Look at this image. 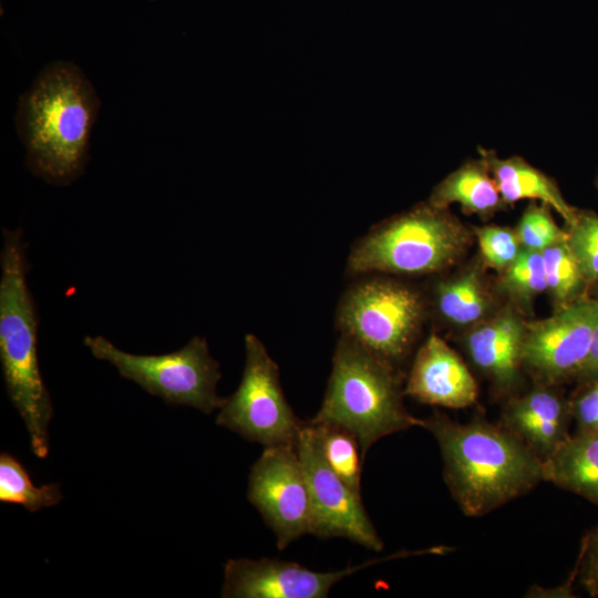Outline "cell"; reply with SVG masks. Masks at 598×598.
<instances>
[{
    "label": "cell",
    "mask_w": 598,
    "mask_h": 598,
    "mask_svg": "<svg viewBox=\"0 0 598 598\" xmlns=\"http://www.w3.org/2000/svg\"><path fill=\"white\" fill-rule=\"evenodd\" d=\"M598 324V299L588 295L545 319L526 323L520 363L536 384L576 379Z\"/></svg>",
    "instance_id": "obj_9"
},
{
    "label": "cell",
    "mask_w": 598,
    "mask_h": 598,
    "mask_svg": "<svg viewBox=\"0 0 598 598\" xmlns=\"http://www.w3.org/2000/svg\"><path fill=\"white\" fill-rule=\"evenodd\" d=\"M296 450L309 487L310 534L318 538L342 537L380 551L383 542L365 512L362 496L353 493L327 464L309 421L300 427Z\"/></svg>",
    "instance_id": "obj_10"
},
{
    "label": "cell",
    "mask_w": 598,
    "mask_h": 598,
    "mask_svg": "<svg viewBox=\"0 0 598 598\" xmlns=\"http://www.w3.org/2000/svg\"><path fill=\"white\" fill-rule=\"evenodd\" d=\"M439 315L455 326L477 324L485 319L491 299L477 265L460 275L439 281L434 287Z\"/></svg>",
    "instance_id": "obj_19"
},
{
    "label": "cell",
    "mask_w": 598,
    "mask_h": 598,
    "mask_svg": "<svg viewBox=\"0 0 598 598\" xmlns=\"http://www.w3.org/2000/svg\"><path fill=\"white\" fill-rule=\"evenodd\" d=\"M404 395L429 405L464 409L476 402L478 389L457 353L432 333L415 353Z\"/></svg>",
    "instance_id": "obj_13"
},
{
    "label": "cell",
    "mask_w": 598,
    "mask_h": 598,
    "mask_svg": "<svg viewBox=\"0 0 598 598\" xmlns=\"http://www.w3.org/2000/svg\"><path fill=\"white\" fill-rule=\"evenodd\" d=\"M302 423L286 400L277 363L255 334H246L243 377L225 398L216 424L270 447L296 445Z\"/></svg>",
    "instance_id": "obj_8"
},
{
    "label": "cell",
    "mask_w": 598,
    "mask_h": 598,
    "mask_svg": "<svg viewBox=\"0 0 598 598\" xmlns=\"http://www.w3.org/2000/svg\"><path fill=\"white\" fill-rule=\"evenodd\" d=\"M100 106L93 84L76 64H47L20 95L14 115L29 171L54 185L78 179Z\"/></svg>",
    "instance_id": "obj_2"
},
{
    "label": "cell",
    "mask_w": 598,
    "mask_h": 598,
    "mask_svg": "<svg viewBox=\"0 0 598 598\" xmlns=\"http://www.w3.org/2000/svg\"><path fill=\"white\" fill-rule=\"evenodd\" d=\"M542 254L547 290L556 309L589 295V286L566 240L545 248Z\"/></svg>",
    "instance_id": "obj_22"
},
{
    "label": "cell",
    "mask_w": 598,
    "mask_h": 598,
    "mask_svg": "<svg viewBox=\"0 0 598 598\" xmlns=\"http://www.w3.org/2000/svg\"><path fill=\"white\" fill-rule=\"evenodd\" d=\"M571 421L569 399L555 386L537 384L507 402L501 424L543 460L570 435Z\"/></svg>",
    "instance_id": "obj_14"
},
{
    "label": "cell",
    "mask_w": 598,
    "mask_h": 598,
    "mask_svg": "<svg viewBox=\"0 0 598 598\" xmlns=\"http://www.w3.org/2000/svg\"><path fill=\"white\" fill-rule=\"evenodd\" d=\"M515 230L522 247L529 250L543 251L567 238L566 230L556 224L551 208L535 200L525 208Z\"/></svg>",
    "instance_id": "obj_25"
},
{
    "label": "cell",
    "mask_w": 598,
    "mask_h": 598,
    "mask_svg": "<svg viewBox=\"0 0 598 598\" xmlns=\"http://www.w3.org/2000/svg\"><path fill=\"white\" fill-rule=\"evenodd\" d=\"M425 312L421 293L394 279L360 276L346 289L336 311L344 336L398 367L411 351Z\"/></svg>",
    "instance_id": "obj_6"
},
{
    "label": "cell",
    "mask_w": 598,
    "mask_h": 598,
    "mask_svg": "<svg viewBox=\"0 0 598 598\" xmlns=\"http://www.w3.org/2000/svg\"><path fill=\"white\" fill-rule=\"evenodd\" d=\"M598 380V324L594 331L586 360L578 372L575 381L579 385L588 384Z\"/></svg>",
    "instance_id": "obj_29"
},
{
    "label": "cell",
    "mask_w": 598,
    "mask_h": 598,
    "mask_svg": "<svg viewBox=\"0 0 598 598\" xmlns=\"http://www.w3.org/2000/svg\"><path fill=\"white\" fill-rule=\"evenodd\" d=\"M436 440L443 477L464 515L480 517L543 482V460L502 424L460 423L442 413L422 419Z\"/></svg>",
    "instance_id": "obj_1"
},
{
    "label": "cell",
    "mask_w": 598,
    "mask_h": 598,
    "mask_svg": "<svg viewBox=\"0 0 598 598\" xmlns=\"http://www.w3.org/2000/svg\"><path fill=\"white\" fill-rule=\"evenodd\" d=\"M0 262V360L4 384L28 431L31 452L45 458L53 406L39 367L38 316L27 283L21 229L3 228Z\"/></svg>",
    "instance_id": "obj_3"
},
{
    "label": "cell",
    "mask_w": 598,
    "mask_h": 598,
    "mask_svg": "<svg viewBox=\"0 0 598 598\" xmlns=\"http://www.w3.org/2000/svg\"><path fill=\"white\" fill-rule=\"evenodd\" d=\"M441 208L460 205L465 214L488 219L506 206L485 161L468 158L444 177L432 190L429 199Z\"/></svg>",
    "instance_id": "obj_18"
},
{
    "label": "cell",
    "mask_w": 598,
    "mask_h": 598,
    "mask_svg": "<svg viewBox=\"0 0 598 598\" xmlns=\"http://www.w3.org/2000/svg\"><path fill=\"white\" fill-rule=\"evenodd\" d=\"M576 568L581 587L590 597L598 598V523L581 542Z\"/></svg>",
    "instance_id": "obj_27"
},
{
    "label": "cell",
    "mask_w": 598,
    "mask_h": 598,
    "mask_svg": "<svg viewBox=\"0 0 598 598\" xmlns=\"http://www.w3.org/2000/svg\"><path fill=\"white\" fill-rule=\"evenodd\" d=\"M63 498L59 484L34 486L24 466L11 454H0V502L18 504L31 513L58 505Z\"/></svg>",
    "instance_id": "obj_21"
},
{
    "label": "cell",
    "mask_w": 598,
    "mask_h": 598,
    "mask_svg": "<svg viewBox=\"0 0 598 598\" xmlns=\"http://www.w3.org/2000/svg\"><path fill=\"white\" fill-rule=\"evenodd\" d=\"M573 421L579 432L598 433V380L579 385L569 399Z\"/></svg>",
    "instance_id": "obj_28"
},
{
    "label": "cell",
    "mask_w": 598,
    "mask_h": 598,
    "mask_svg": "<svg viewBox=\"0 0 598 598\" xmlns=\"http://www.w3.org/2000/svg\"><path fill=\"white\" fill-rule=\"evenodd\" d=\"M247 498L274 532L279 550L310 534V494L296 445L264 447L250 468Z\"/></svg>",
    "instance_id": "obj_11"
},
{
    "label": "cell",
    "mask_w": 598,
    "mask_h": 598,
    "mask_svg": "<svg viewBox=\"0 0 598 598\" xmlns=\"http://www.w3.org/2000/svg\"><path fill=\"white\" fill-rule=\"evenodd\" d=\"M483 261L503 272L519 255L523 247L515 229L505 226L485 225L472 227Z\"/></svg>",
    "instance_id": "obj_26"
},
{
    "label": "cell",
    "mask_w": 598,
    "mask_h": 598,
    "mask_svg": "<svg viewBox=\"0 0 598 598\" xmlns=\"http://www.w3.org/2000/svg\"><path fill=\"white\" fill-rule=\"evenodd\" d=\"M390 557L337 571H316L293 561L230 558L224 565L223 598H326L334 584Z\"/></svg>",
    "instance_id": "obj_12"
},
{
    "label": "cell",
    "mask_w": 598,
    "mask_h": 598,
    "mask_svg": "<svg viewBox=\"0 0 598 598\" xmlns=\"http://www.w3.org/2000/svg\"><path fill=\"white\" fill-rule=\"evenodd\" d=\"M93 357L107 361L118 373L168 404L187 405L210 414L225 398L217 394L219 363L210 355L205 338L196 336L182 349L159 355L125 352L102 336L84 338Z\"/></svg>",
    "instance_id": "obj_7"
},
{
    "label": "cell",
    "mask_w": 598,
    "mask_h": 598,
    "mask_svg": "<svg viewBox=\"0 0 598 598\" xmlns=\"http://www.w3.org/2000/svg\"><path fill=\"white\" fill-rule=\"evenodd\" d=\"M310 423L315 429L321 454L327 464L353 493L361 496L364 458L357 437L350 431L336 424Z\"/></svg>",
    "instance_id": "obj_20"
},
{
    "label": "cell",
    "mask_w": 598,
    "mask_h": 598,
    "mask_svg": "<svg viewBox=\"0 0 598 598\" xmlns=\"http://www.w3.org/2000/svg\"><path fill=\"white\" fill-rule=\"evenodd\" d=\"M595 187L596 189L598 190V171H597V174H596V177H595Z\"/></svg>",
    "instance_id": "obj_31"
},
{
    "label": "cell",
    "mask_w": 598,
    "mask_h": 598,
    "mask_svg": "<svg viewBox=\"0 0 598 598\" xmlns=\"http://www.w3.org/2000/svg\"><path fill=\"white\" fill-rule=\"evenodd\" d=\"M566 227V243L591 289L598 285V214L577 208L575 220Z\"/></svg>",
    "instance_id": "obj_24"
},
{
    "label": "cell",
    "mask_w": 598,
    "mask_h": 598,
    "mask_svg": "<svg viewBox=\"0 0 598 598\" xmlns=\"http://www.w3.org/2000/svg\"><path fill=\"white\" fill-rule=\"evenodd\" d=\"M403 396L404 388L395 367L340 336L323 401L309 421L350 431L365 460L370 447L380 439L422 425V419L406 411Z\"/></svg>",
    "instance_id": "obj_4"
},
{
    "label": "cell",
    "mask_w": 598,
    "mask_h": 598,
    "mask_svg": "<svg viewBox=\"0 0 598 598\" xmlns=\"http://www.w3.org/2000/svg\"><path fill=\"white\" fill-rule=\"evenodd\" d=\"M525 329L520 316L506 308L478 322L466 336L471 360L501 392L511 391L519 380Z\"/></svg>",
    "instance_id": "obj_15"
},
{
    "label": "cell",
    "mask_w": 598,
    "mask_h": 598,
    "mask_svg": "<svg viewBox=\"0 0 598 598\" xmlns=\"http://www.w3.org/2000/svg\"><path fill=\"white\" fill-rule=\"evenodd\" d=\"M474 234L448 208L429 200L371 227L354 241L346 275L420 276L452 266L471 246Z\"/></svg>",
    "instance_id": "obj_5"
},
{
    "label": "cell",
    "mask_w": 598,
    "mask_h": 598,
    "mask_svg": "<svg viewBox=\"0 0 598 598\" xmlns=\"http://www.w3.org/2000/svg\"><path fill=\"white\" fill-rule=\"evenodd\" d=\"M543 480L598 506V433L570 434L543 458Z\"/></svg>",
    "instance_id": "obj_17"
},
{
    "label": "cell",
    "mask_w": 598,
    "mask_h": 598,
    "mask_svg": "<svg viewBox=\"0 0 598 598\" xmlns=\"http://www.w3.org/2000/svg\"><path fill=\"white\" fill-rule=\"evenodd\" d=\"M477 151L485 161L506 206L522 199L538 200L558 213L566 226L575 220L577 208L565 199L554 178L522 156L512 155L503 158L494 150L481 146Z\"/></svg>",
    "instance_id": "obj_16"
},
{
    "label": "cell",
    "mask_w": 598,
    "mask_h": 598,
    "mask_svg": "<svg viewBox=\"0 0 598 598\" xmlns=\"http://www.w3.org/2000/svg\"><path fill=\"white\" fill-rule=\"evenodd\" d=\"M591 290H592V295H590V296H592V297H595V298L598 299V285H596L595 287H592Z\"/></svg>",
    "instance_id": "obj_30"
},
{
    "label": "cell",
    "mask_w": 598,
    "mask_h": 598,
    "mask_svg": "<svg viewBox=\"0 0 598 598\" xmlns=\"http://www.w3.org/2000/svg\"><path fill=\"white\" fill-rule=\"evenodd\" d=\"M499 290L519 306L547 290L542 251L522 249L518 257L501 272Z\"/></svg>",
    "instance_id": "obj_23"
}]
</instances>
